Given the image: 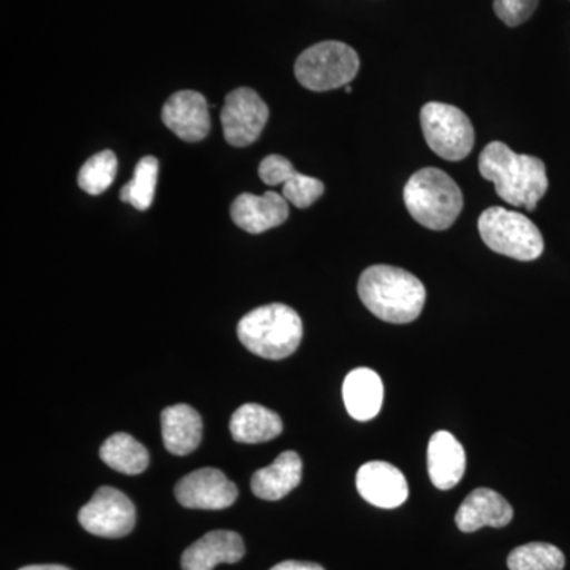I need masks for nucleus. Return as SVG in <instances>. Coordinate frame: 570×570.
<instances>
[{"instance_id":"18","label":"nucleus","mask_w":570,"mask_h":570,"mask_svg":"<svg viewBox=\"0 0 570 570\" xmlns=\"http://www.w3.org/2000/svg\"><path fill=\"white\" fill-rule=\"evenodd\" d=\"M343 397L348 414L358 422L377 417L384 403L381 376L370 367H356L344 381Z\"/></svg>"},{"instance_id":"23","label":"nucleus","mask_w":570,"mask_h":570,"mask_svg":"<svg viewBox=\"0 0 570 570\" xmlns=\"http://www.w3.org/2000/svg\"><path fill=\"white\" fill-rule=\"evenodd\" d=\"M157 179H159V160L153 156L142 157L134 171V178L122 187L121 200L130 204L138 212H146L153 205L156 194Z\"/></svg>"},{"instance_id":"21","label":"nucleus","mask_w":570,"mask_h":570,"mask_svg":"<svg viewBox=\"0 0 570 570\" xmlns=\"http://www.w3.org/2000/svg\"><path fill=\"white\" fill-rule=\"evenodd\" d=\"M283 420L261 404H243L230 420L232 438L242 444H262L283 433Z\"/></svg>"},{"instance_id":"1","label":"nucleus","mask_w":570,"mask_h":570,"mask_svg":"<svg viewBox=\"0 0 570 570\" xmlns=\"http://www.w3.org/2000/svg\"><path fill=\"white\" fill-rule=\"evenodd\" d=\"M479 171L509 205L534 212L549 189L546 164L538 157L517 154L505 142L493 141L479 157Z\"/></svg>"},{"instance_id":"14","label":"nucleus","mask_w":570,"mask_h":570,"mask_svg":"<svg viewBox=\"0 0 570 570\" xmlns=\"http://www.w3.org/2000/svg\"><path fill=\"white\" fill-rule=\"evenodd\" d=\"M230 216L247 234H264L288 219V202L273 190L264 195L242 194L232 204Z\"/></svg>"},{"instance_id":"19","label":"nucleus","mask_w":570,"mask_h":570,"mask_svg":"<svg viewBox=\"0 0 570 570\" xmlns=\"http://www.w3.org/2000/svg\"><path fill=\"white\" fill-rule=\"evenodd\" d=\"M160 422L165 449L174 455H189L200 445L204 422L189 404H175L164 409Z\"/></svg>"},{"instance_id":"3","label":"nucleus","mask_w":570,"mask_h":570,"mask_svg":"<svg viewBox=\"0 0 570 570\" xmlns=\"http://www.w3.org/2000/svg\"><path fill=\"white\" fill-rule=\"evenodd\" d=\"M404 204L412 219L430 230H448L463 212L459 184L439 168L428 167L409 178Z\"/></svg>"},{"instance_id":"9","label":"nucleus","mask_w":570,"mask_h":570,"mask_svg":"<svg viewBox=\"0 0 570 570\" xmlns=\"http://www.w3.org/2000/svg\"><path fill=\"white\" fill-rule=\"evenodd\" d=\"M269 110L262 97L249 88H238L225 99L220 121L224 137L235 148L257 141L268 122Z\"/></svg>"},{"instance_id":"29","label":"nucleus","mask_w":570,"mask_h":570,"mask_svg":"<svg viewBox=\"0 0 570 570\" xmlns=\"http://www.w3.org/2000/svg\"><path fill=\"white\" fill-rule=\"evenodd\" d=\"M346 92H347V94H352V88H351V86H348V85L346 86Z\"/></svg>"},{"instance_id":"15","label":"nucleus","mask_w":570,"mask_h":570,"mask_svg":"<svg viewBox=\"0 0 570 570\" xmlns=\"http://www.w3.org/2000/svg\"><path fill=\"white\" fill-rule=\"evenodd\" d=\"M242 535L234 531H212L183 553V570H213L219 564H235L245 557Z\"/></svg>"},{"instance_id":"13","label":"nucleus","mask_w":570,"mask_h":570,"mask_svg":"<svg viewBox=\"0 0 570 570\" xmlns=\"http://www.w3.org/2000/svg\"><path fill=\"white\" fill-rule=\"evenodd\" d=\"M163 121L183 141H202L212 130L208 102L200 92L179 91L165 102Z\"/></svg>"},{"instance_id":"5","label":"nucleus","mask_w":570,"mask_h":570,"mask_svg":"<svg viewBox=\"0 0 570 570\" xmlns=\"http://www.w3.org/2000/svg\"><path fill=\"white\" fill-rule=\"evenodd\" d=\"M479 232L491 250L515 261L532 262L543 253V236L535 224L524 214L501 206L482 213Z\"/></svg>"},{"instance_id":"24","label":"nucleus","mask_w":570,"mask_h":570,"mask_svg":"<svg viewBox=\"0 0 570 570\" xmlns=\"http://www.w3.org/2000/svg\"><path fill=\"white\" fill-rule=\"evenodd\" d=\"M508 566L510 570H562L566 558L558 547L532 542L517 547L509 554Z\"/></svg>"},{"instance_id":"28","label":"nucleus","mask_w":570,"mask_h":570,"mask_svg":"<svg viewBox=\"0 0 570 570\" xmlns=\"http://www.w3.org/2000/svg\"><path fill=\"white\" fill-rule=\"evenodd\" d=\"M20 570H70L69 568H63V566L58 564H40V566H26Z\"/></svg>"},{"instance_id":"22","label":"nucleus","mask_w":570,"mask_h":570,"mask_svg":"<svg viewBox=\"0 0 570 570\" xmlns=\"http://www.w3.org/2000/svg\"><path fill=\"white\" fill-rule=\"evenodd\" d=\"M100 459L107 466L126 475L141 474L149 464L148 450L127 433L108 438L100 448Z\"/></svg>"},{"instance_id":"2","label":"nucleus","mask_w":570,"mask_h":570,"mask_svg":"<svg viewBox=\"0 0 570 570\" xmlns=\"http://www.w3.org/2000/svg\"><path fill=\"white\" fill-rule=\"evenodd\" d=\"M363 305L389 324H411L422 314L426 288L419 277L403 268L373 265L358 281Z\"/></svg>"},{"instance_id":"16","label":"nucleus","mask_w":570,"mask_h":570,"mask_svg":"<svg viewBox=\"0 0 570 570\" xmlns=\"http://www.w3.org/2000/svg\"><path fill=\"white\" fill-rule=\"evenodd\" d=\"M513 519V509L508 499L490 489L472 491L456 512V527L463 532H475L482 528H504Z\"/></svg>"},{"instance_id":"8","label":"nucleus","mask_w":570,"mask_h":570,"mask_svg":"<svg viewBox=\"0 0 570 570\" xmlns=\"http://www.w3.org/2000/svg\"><path fill=\"white\" fill-rule=\"evenodd\" d=\"M78 521L94 535L119 539L134 530L135 508L121 491L112 487H100L91 501L82 505Z\"/></svg>"},{"instance_id":"27","label":"nucleus","mask_w":570,"mask_h":570,"mask_svg":"<svg viewBox=\"0 0 570 570\" xmlns=\"http://www.w3.org/2000/svg\"><path fill=\"white\" fill-rule=\"evenodd\" d=\"M269 570H325L322 566L316 564V562H307V561H284L279 562V564L275 566V568Z\"/></svg>"},{"instance_id":"6","label":"nucleus","mask_w":570,"mask_h":570,"mask_svg":"<svg viewBox=\"0 0 570 570\" xmlns=\"http://www.w3.org/2000/svg\"><path fill=\"white\" fill-rule=\"evenodd\" d=\"M360 69L354 48L341 41H322L307 48L295 62V77L303 88L314 92L346 88Z\"/></svg>"},{"instance_id":"26","label":"nucleus","mask_w":570,"mask_h":570,"mask_svg":"<svg viewBox=\"0 0 570 570\" xmlns=\"http://www.w3.org/2000/svg\"><path fill=\"white\" fill-rule=\"evenodd\" d=\"M538 6L539 0H494L493 9L499 20L510 28H517L530 20Z\"/></svg>"},{"instance_id":"25","label":"nucleus","mask_w":570,"mask_h":570,"mask_svg":"<svg viewBox=\"0 0 570 570\" xmlns=\"http://www.w3.org/2000/svg\"><path fill=\"white\" fill-rule=\"evenodd\" d=\"M118 174V159L115 153L102 151L82 164L78 174V186L89 195L104 194L115 181Z\"/></svg>"},{"instance_id":"20","label":"nucleus","mask_w":570,"mask_h":570,"mask_svg":"<svg viewBox=\"0 0 570 570\" xmlns=\"http://www.w3.org/2000/svg\"><path fill=\"white\" fill-rule=\"evenodd\" d=\"M302 459L296 452H284L269 466L258 469L250 480L255 497L279 501L302 482Z\"/></svg>"},{"instance_id":"10","label":"nucleus","mask_w":570,"mask_h":570,"mask_svg":"<svg viewBox=\"0 0 570 570\" xmlns=\"http://www.w3.org/2000/svg\"><path fill=\"white\" fill-rule=\"evenodd\" d=\"M175 494L187 509L223 510L235 504L238 489L219 469L202 468L179 480Z\"/></svg>"},{"instance_id":"17","label":"nucleus","mask_w":570,"mask_h":570,"mask_svg":"<svg viewBox=\"0 0 570 570\" xmlns=\"http://www.w3.org/2000/svg\"><path fill=\"white\" fill-rule=\"evenodd\" d=\"M466 472V452L449 431H438L428 445V474L439 490H452Z\"/></svg>"},{"instance_id":"12","label":"nucleus","mask_w":570,"mask_h":570,"mask_svg":"<svg viewBox=\"0 0 570 570\" xmlns=\"http://www.w3.org/2000/svg\"><path fill=\"white\" fill-rule=\"evenodd\" d=\"M258 176L266 186L283 184V197L288 204L299 209L309 208L325 193V186L321 179L298 174L291 160L277 154H272L262 160Z\"/></svg>"},{"instance_id":"4","label":"nucleus","mask_w":570,"mask_h":570,"mask_svg":"<svg viewBox=\"0 0 570 570\" xmlns=\"http://www.w3.org/2000/svg\"><path fill=\"white\" fill-rule=\"evenodd\" d=\"M238 337L247 351L262 358H287L302 343V317L281 303L261 306L239 321Z\"/></svg>"},{"instance_id":"7","label":"nucleus","mask_w":570,"mask_h":570,"mask_svg":"<svg viewBox=\"0 0 570 570\" xmlns=\"http://www.w3.org/2000/svg\"><path fill=\"white\" fill-rule=\"evenodd\" d=\"M423 135L431 151L450 163L466 159L474 148L472 122L453 105L430 102L420 112Z\"/></svg>"},{"instance_id":"11","label":"nucleus","mask_w":570,"mask_h":570,"mask_svg":"<svg viewBox=\"0 0 570 570\" xmlns=\"http://www.w3.org/2000/svg\"><path fill=\"white\" fill-rule=\"evenodd\" d=\"M356 489L370 504L381 509H396L409 497L403 472L385 461H370L356 472Z\"/></svg>"}]
</instances>
